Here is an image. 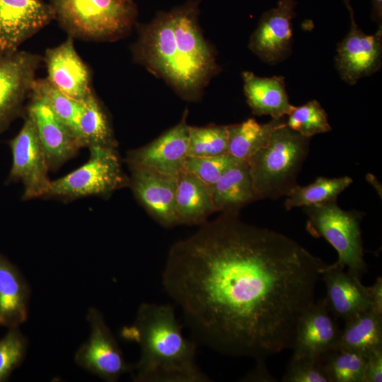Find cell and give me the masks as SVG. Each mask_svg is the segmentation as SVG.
Wrapping results in <instances>:
<instances>
[{
  "label": "cell",
  "mask_w": 382,
  "mask_h": 382,
  "mask_svg": "<svg viewBox=\"0 0 382 382\" xmlns=\"http://www.w3.org/2000/svg\"><path fill=\"white\" fill-rule=\"evenodd\" d=\"M327 265L291 238L224 212L172 245L162 284L195 342L265 360L292 348Z\"/></svg>",
  "instance_id": "obj_1"
},
{
  "label": "cell",
  "mask_w": 382,
  "mask_h": 382,
  "mask_svg": "<svg viewBox=\"0 0 382 382\" xmlns=\"http://www.w3.org/2000/svg\"><path fill=\"white\" fill-rule=\"evenodd\" d=\"M133 52L135 59L186 99L197 98L217 71L213 52L199 31L194 1L160 13L144 26Z\"/></svg>",
  "instance_id": "obj_2"
},
{
  "label": "cell",
  "mask_w": 382,
  "mask_h": 382,
  "mask_svg": "<svg viewBox=\"0 0 382 382\" xmlns=\"http://www.w3.org/2000/svg\"><path fill=\"white\" fill-rule=\"evenodd\" d=\"M170 304L142 303L133 323L122 328V337L139 347L140 356L132 365L134 382H208L197 365V345L184 337Z\"/></svg>",
  "instance_id": "obj_3"
},
{
  "label": "cell",
  "mask_w": 382,
  "mask_h": 382,
  "mask_svg": "<svg viewBox=\"0 0 382 382\" xmlns=\"http://www.w3.org/2000/svg\"><path fill=\"white\" fill-rule=\"evenodd\" d=\"M309 144L310 138L286 125L272 133L267 145L247 161L257 200L286 197L297 185Z\"/></svg>",
  "instance_id": "obj_4"
},
{
  "label": "cell",
  "mask_w": 382,
  "mask_h": 382,
  "mask_svg": "<svg viewBox=\"0 0 382 382\" xmlns=\"http://www.w3.org/2000/svg\"><path fill=\"white\" fill-rule=\"evenodd\" d=\"M49 4L54 20L69 36L88 41L122 37L137 15L132 0H50Z\"/></svg>",
  "instance_id": "obj_5"
},
{
  "label": "cell",
  "mask_w": 382,
  "mask_h": 382,
  "mask_svg": "<svg viewBox=\"0 0 382 382\" xmlns=\"http://www.w3.org/2000/svg\"><path fill=\"white\" fill-rule=\"evenodd\" d=\"M307 216L306 231L315 238H323L337 253V260L332 264L361 279L367 272L364 257L360 222L363 213L345 211L337 200L304 207Z\"/></svg>",
  "instance_id": "obj_6"
},
{
  "label": "cell",
  "mask_w": 382,
  "mask_h": 382,
  "mask_svg": "<svg viewBox=\"0 0 382 382\" xmlns=\"http://www.w3.org/2000/svg\"><path fill=\"white\" fill-rule=\"evenodd\" d=\"M90 157L81 166L51 180L44 198L71 201L91 196L108 197L128 185L116 149H89Z\"/></svg>",
  "instance_id": "obj_7"
},
{
  "label": "cell",
  "mask_w": 382,
  "mask_h": 382,
  "mask_svg": "<svg viewBox=\"0 0 382 382\" xmlns=\"http://www.w3.org/2000/svg\"><path fill=\"white\" fill-rule=\"evenodd\" d=\"M8 146L12 164L6 183H22L23 200L44 198L51 182L50 168L35 124L27 114L23 127Z\"/></svg>",
  "instance_id": "obj_8"
},
{
  "label": "cell",
  "mask_w": 382,
  "mask_h": 382,
  "mask_svg": "<svg viewBox=\"0 0 382 382\" xmlns=\"http://www.w3.org/2000/svg\"><path fill=\"white\" fill-rule=\"evenodd\" d=\"M86 319L90 335L74 354L76 364L108 382H115L122 375L130 374L132 365L125 360L102 313L91 307L88 311Z\"/></svg>",
  "instance_id": "obj_9"
},
{
  "label": "cell",
  "mask_w": 382,
  "mask_h": 382,
  "mask_svg": "<svg viewBox=\"0 0 382 382\" xmlns=\"http://www.w3.org/2000/svg\"><path fill=\"white\" fill-rule=\"evenodd\" d=\"M41 60L26 51H0V134L23 113Z\"/></svg>",
  "instance_id": "obj_10"
},
{
  "label": "cell",
  "mask_w": 382,
  "mask_h": 382,
  "mask_svg": "<svg viewBox=\"0 0 382 382\" xmlns=\"http://www.w3.org/2000/svg\"><path fill=\"white\" fill-rule=\"evenodd\" d=\"M351 0H345L350 16V30L338 44L335 66L342 79L353 85L381 66L382 26L374 35L365 34L354 20Z\"/></svg>",
  "instance_id": "obj_11"
},
{
  "label": "cell",
  "mask_w": 382,
  "mask_h": 382,
  "mask_svg": "<svg viewBox=\"0 0 382 382\" xmlns=\"http://www.w3.org/2000/svg\"><path fill=\"white\" fill-rule=\"evenodd\" d=\"M128 185L147 213L162 226L179 225L175 213L177 176L141 166H129Z\"/></svg>",
  "instance_id": "obj_12"
},
{
  "label": "cell",
  "mask_w": 382,
  "mask_h": 382,
  "mask_svg": "<svg viewBox=\"0 0 382 382\" xmlns=\"http://www.w3.org/2000/svg\"><path fill=\"white\" fill-rule=\"evenodd\" d=\"M54 20L42 0H0V51L15 52Z\"/></svg>",
  "instance_id": "obj_13"
},
{
  "label": "cell",
  "mask_w": 382,
  "mask_h": 382,
  "mask_svg": "<svg viewBox=\"0 0 382 382\" xmlns=\"http://www.w3.org/2000/svg\"><path fill=\"white\" fill-rule=\"evenodd\" d=\"M190 127L183 120L146 145L127 152L128 166H141L177 176L188 157Z\"/></svg>",
  "instance_id": "obj_14"
},
{
  "label": "cell",
  "mask_w": 382,
  "mask_h": 382,
  "mask_svg": "<svg viewBox=\"0 0 382 382\" xmlns=\"http://www.w3.org/2000/svg\"><path fill=\"white\" fill-rule=\"evenodd\" d=\"M29 98L25 114L35 124L50 170H57L74 157L82 145L43 99L33 94Z\"/></svg>",
  "instance_id": "obj_15"
},
{
  "label": "cell",
  "mask_w": 382,
  "mask_h": 382,
  "mask_svg": "<svg viewBox=\"0 0 382 382\" xmlns=\"http://www.w3.org/2000/svg\"><path fill=\"white\" fill-rule=\"evenodd\" d=\"M296 4L295 0H279L276 7L262 15L249 47L265 62L276 64L290 54Z\"/></svg>",
  "instance_id": "obj_16"
},
{
  "label": "cell",
  "mask_w": 382,
  "mask_h": 382,
  "mask_svg": "<svg viewBox=\"0 0 382 382\" xmlns=\"http://www.w3.org/2000/svg\"><path fill=\"white\" fill-rule=\"evenodd\" d=\"M341 329L325 298L314 302L299 318L292 357L322 356L336 348Z\"/></svg>",
  "instance_id": "obj_17"
},
{
  "label": "cell",
  "mask_w": 382,
  "mask_h": 382,
  "mask_svg": "<svg viewBox=\"0 0 382 382\" xmlns=\"http://www.w3.org/2000/svg\"><path fill=\"white\" fill-rule=\"evenodd\" d=\"M44 61L47 79L65 95L81 100L92 92L89 69L77 53L72 37L47 49Z\"/></svg>",
  "instance_id": "obj_18"
},
{
  "label": "cell",
  "mask_w": 382,
  "mask_h": 382,
  "mask_svg": "<svg viewBox=\"0 0 382 382\" xmlns=\"http://www.w3.org/2000/svg\"><path fill=\"white\" fill-rule=\"evenodd\" d=\"M321 279L326 287L325 297L331 313L336 318L347 320L366 311H371L369 286L345 269L332 265L324 268Z\"/></svg>",
  "instance_id": "obj_19"
},
{
  "label": "cell",
  "mask_w": 382,
  "mask_h": 382,
  "mask_svg": "<svg viewBox=\"0 0 382 382\" xmlns=\"http://www.w3.org/2000/svg\"><path fill=\"white\" fill-rule=\"evenodd\" d=\"M30 295L20 270L0 253V328H19L27 320Z\"/></svg>",
  "instance_id": "obj_20"
},
{
  "label": "cell",
  "mask_w": 382,
  "mask_h": 382,
  "mask_svg": "<svg viewBox=\"0 0 382 382\" xmlns=\"http://www.w3.org/2000/svg\"><path fill=\"white\" fill-rule=\"evenodd\" d=\"M243 79L247 102L254 115L279 119L292 110L294 105L289 101L283 76L260 77L245 71Z\"/></svg>",
  "instance_id": "obj_21"
},
{
  "label": "cell",
  "mask_w": 382,
  "mask_h": 382,
  "mask_svg": "<svg viewBox=\"0 0 382 382\" xmlns=\"http://www.w3.org/2000/svg\"><path fill=\"white\" fill-rule=\"evenodd\" d=\"M175 213L179 225H201L215 212L212 187L186 170L177 175Z\"/></svg>",
  "instance_id": "obj_22"
},
{
  "label": "cell",
  "mask_w": 382,
  "mask_h": 382,
  "mask_svg": "<svg viewBox=\"0 0 382 382\" xmlns=\"http://www.w3.org/2000/svg\"><path fill=\"white\" fill-rule=\"evenodd\" d=\"M215 212H239L257 200L247 161L238 160L212 188Z\"/></svg>",
  "instance_id": "obj_23"
},
{
  "label": "cell",
  "mask_w": 382,
  "mask_h": 382,
  "mask_svg": "<svg viewBox=\"0 0 382 382\" xmlns=\"http://www.w3.org/2000/svg\"><path fill=\"white\" fill-rule=\"evenodd\" d=\"M286 125V116L261 124L249 118L238 124L228 125V154L238 160L248 161L269 142L272 133Z\"/></svg>",
  "instance_id": "obj_24"
},
{
  "label": "cell",
  "mask_w": 382,
  "mask_h": 382,
  "mask_svg": "<svg viewBox=\"0 0 382 382\" xmlns=\"http://www.w3.org/2000/svg\"><path fill=\"white\" fill-rule=\"evenodd\" d=\"M365 356L382 348V316L371 311L359 313L345 320L336 347Z\"/></svg>",
  "instance_id": "obj_25"
},
{
  "label": "cell",
  "mask_w": 382,
  "mask_h": 382,
  "mask_svg": "<svg viewBox=\"0 0 382 382\" xmlns=\"http://www.w3.org/2000/svg\"><path fill=\"white\" fill-rule=\"evenodd\" d=\"M81 102L79 139L82 146L116 149L117 143L108 117L93 91Z\"/></svg>",
  "instance_id": "obj_26"
},
{
  "label": "cell",
  "mask_w": 382,
  "mask_h": 382,
  "mask_svg": "<svg viewBox=\"0 0 382 382\" xmlns=\"http://www.w3.org/2000/svg\"><path fill=\"white\" fill-rule=\"evenodd\" d=\"M348 176L328 178L318 177L307 185H296L286 195V210L299 207L320 204L337 200V196L352 183Z\"/></svg>",
  "instance_id": "obj_27"
},
{
  "label": "cell",
  "mask_w": 382,
  "mask_h": 382,
  "mask_svg": "<svg viewBox=\"0 0 382 382\" xmlns=\"http://www.w3.org/2000/svg\"><path fill=\"white\" fill-rule=\"evenodd\" d=\"M30 94L43 99L57 117L71 129L79 141V123L82 109L81 100L65 95L55 88L47 78L36 79Z\"/></svg>",
  "instance_id": "obj_28"
},
{
  "label": "cell",
  "mask_w": 382,
  "mask_h": 382,
  "mask_svg": "<svg viewBox=\"0 0 382 382\" xmlns=\"http://www.w3.org/2000/svg\"><path fill=\"white\" fill-rule=\"evenodd\" d=\"M366 357L339 347L323 354V367L330 382H364Z\"/></svg>",
  "instance_id": "obj_29"
},
{
  "label": "cell",
  "mask_w": 382,
  "mask_h": 382,
  "mask_svg": "<svg viewBox=\"0 0 382 382\" xmlns=\"http://www.w3.org/2000/svg\"><path fill=\"white\" fill-rule=\"evenodd\" d=\"M228 125L190 127L188 157L214 156L228 153Z\"/></svg>",
  "instance_id": "obj_30"
},
{
  "label": "cell",
  "mask_w": 382,
  "mask_h": 382,
  "mask_svg": "<svg viewBox=\"0 0 382 382\" xmlns=\"http://www.w3.org/2000/svg\"><path fill=\"white\" fill-rule=\"evenodd\" d=\"M286 125L292 130L308 138L331 130L326 112L316 100L299 107L294 106L286 116Z\"/></svg>",
  "instance_id": "obj_31"
},
{
  "label": "cell",
  "mask_w": 382,
  "mask_h": 382,
  "mask_svg": "<svg viewBox=\"0 0 382 382\" xmlns=\"http://www.w3.org/2000/svg\"><path fill=\"white\" fill-rule=\"evenodd\" d=\"M28 347L26 337L18 328H8L0 339V382L6 381L23 361Z\"/></svg>",
  "instance_id": "obj_32"
},
{
  "label": "cell",
  "mask_w": 382,
  "mask_h": 382,
  "mask_svg": "<svg viewBox=\"0 0 382 382\" xmlns=\"http://www.w3.org/2000/svg\"><path fill=\"white\" fill-rule=\"evenodd\" d=\"M238 159L228 153L205 157H187L184 170L212 187L222 174Z\"/></svg>",
  "instance_id": "obj_33"
},
{
  "label": "cell",
  "mask_w": 382,
  "mask_h": 382,
  "mask_svg": "<svg viewBox=\"0 0 382 382\" xmlns=\"http://www.w3.org/2000/svg\"><path fill=\"white\" fill-rule=\"evenodd\" d=\"M282 382H330L322 356L291 357Z\"/></svg>",
  "instance_id": "obj_34"
},
{
  "label": "cell",
  "mask_w": 382,
  "mask_h": 382,
  "mask_svg": "<svg viewBox=\"0 0 382 382\" xmlns=\"http://www.w3.org/2000/svg\"><path fill=\"white\" fill-rule=\"evenodd\" d=\"M382 381V348L374 351L366 357L364 382Z\"/></svg>",
  "instance_id": "obj_35"
},
{
  "label": "cell",
  "mask_w": 382,
  "mask_h": 382,
  "mask_svg": "<svg viewBox=\"0 0 382 382\" xmlns=\"http://www.w3.org/2000/svg\"><path fill=\"white\" fill-rule=\"evenodd\" d=\"M371 302V311L382 316V278L378 277L375 283L369 286Z\"/></svg>",
  "instance_id": "obj_36"
},
{
  "label": "cell",
  "mask_w": 382,
  "mask_h": 382,
  "mask_svg": "<svg viewBox=\"0 0 382 382\" xmlns=\"http://www.w3.org/2000/svg\"><path fill=\"white\" fill-rule=\"evenodd\" d=\"M257 364L255 368L249 373L244 379L245 381H276L274 378L270 374L265 364V360L256 361Z\"/></svg>",
  "instance_id": "obj_37"
},
{
  "label": "cell",
  "mask_w": 382,
  "mask_h": 382,
  "mask_svg": "<svg viewBox=\"0 0 382 382\" xmlns=\"http://www.w3.org/2000/svg\"><path fill=\"white\" fill-rule=\"evenodd\" d=\"M371 16L373 21L381 24L382 19V0H372Z\"/></svg>",
  "instance_id": "obj_38"
}]
</instances>
